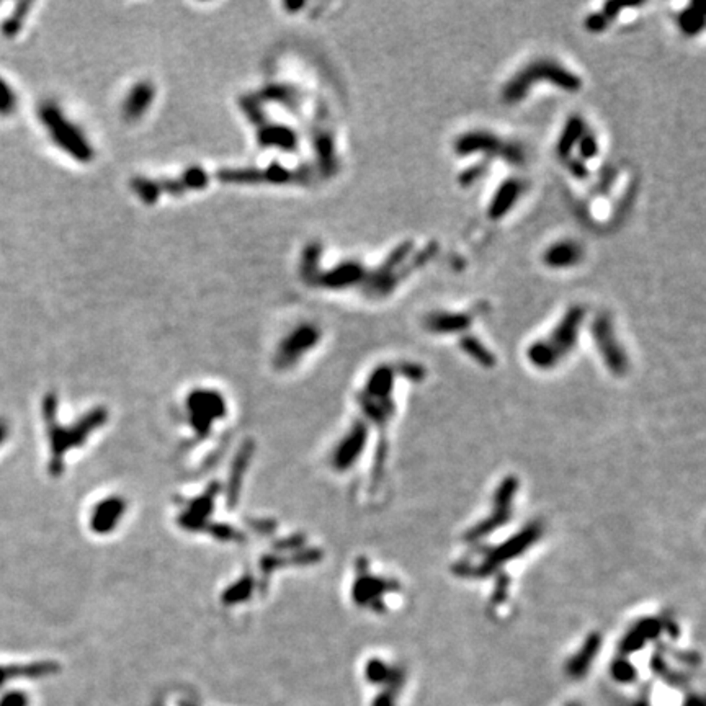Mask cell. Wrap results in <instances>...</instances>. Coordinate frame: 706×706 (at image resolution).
<instances>
[{"mask_svg": "<svg viewBox=\"0 0 706 706\" xmlns=\"http://www.w3.org/2000/svg\"><path fill=\"white\" fill-rule=\"evenodd\" d=\"M527 190V181L518 176H508L495 188L492 198L487 205V218L490 221H500L515 208Z\"/></svg>", "mask_w": 706, "mask_h": 706, "instance_id": "obj_11", "label": "cell"}, {"mask_svg": "<svg viewBox=\"0 0 706 706\" xmlns=\"http://www.w3.org/2000/svg\"><path fill=\"white\" fill-rule=\"evenodd\" d=\"M586 130L587 123L581 115H571L566 121H564L562 130L559 132L556 141V152L561 159L567 160L569 157L574 155L577 142Z\"/></svg>", "mask_w": 706, "mask_h": 706, "instance_id": "obj_14", "label": "cell"}, {"mask_svg": "<svg viewBox=\"0 0 706 706\" xmlns=\"http://www.w3.org/2000/svg\"><path fill=\"white\" fill-rule=\"evenodd\" d=\"M224 415L226 401L218 391H195L186 399V422L201 438L208 436L216 422L224 420Z\"/></svg>", "mask_w": 706, "mask_h": 706, "instance_id": "obj_7", "label": "cell"}, {"mask_svg": "<svg viewBox=\"0 0 706 706\" xmlns=\"http://www.w3.org/2000/svg\"><path fill=\"white\" fill-rule=\"evenodd\" d=\"M539 83H548L567 93H577L583 85L582 77L569 69L566 64L553 57H538L520 67L504 83L500 95L507 105H517L530 95L534 85H539Z\"/></svg>", "mask_w": 706, "mask_h": 706, "instance_id": "obj_1", "label": "cell"}, {"mask_svg": "<svg viewBox=\"0 0 706 706\" xmlns=\"http://www.w3.org/2000/svg\"><path fill=\"white\" fill-rule=\"evenodd\" d=\"M459 348L471 360H474L483 368H494L495 363H497V358H495L492 350L485 343L480 342L479 337L473 335V333H463L459 337Z\"/></svg>", "mask_w": 706, "mask_h": 706, "instance_id": "obj_17", "label": "cell"}, {"mask_svg": "<svg viewBox=\"0 0 706 706\" xmlns=\"http://www.w3.org/2000/svg\"><path fill=\"white\" fill-rule=\"evenodd\" d=\"M56 672H59V664L54 660H38L23 665H0V686H4L8 680L17 679V677L39 679V677L53 675Z\"/></svg>", "mask_w": 706, "mask_h": 706, "instance_id": "obj_15", "label": "cell"}, {"mask_svg": "<svg viewBox=\"0 0 706 706\" xmlns=\"http://www.w3.org/2000/svg\"><path fill=\"white\" fill-rule=\"evenodd\" d=\"M611 670H613V677L620 681H631L636 675L635 669H632V667L625 660H620V662H616V664H613Z\"/></svg>", "mask_w": 706, "mask_h": 706, "instance_id": "obj_27", "label": "cell"}, {"mask_svg": "<svg viewBox=\"0 0 706 706\" xmlns=\"http://www.w3.org/2000/svg\"><path fill=\"white\" fill-rule=\"evenodd\" d=\"M587 311L582 304L567 307L553 331L527 348V360L537 370H553L576 348Z\"/></svg>", "mask_w": 706, "mask_h": 706, "instance_id": "obj_2", "label": "cell"}, {"mask_svg": "<svg viewBox=\"0 0 706 706\" xmlns=\"http://www.w3.org/2000/svg\"><path fill=\"white\" fill-rule=\"evenodd\" d=\"M590 331L598 355L607 370L615 376H625L630 370V358L618 338L615 324L608 312H598L590 324Z\"/></svg>", "mask_w": 706, "mask_h": 706, "instance_id": "obj_4", "label": "cell"}, {"mask_svg": "<svg viewBox=\"0 0 706 706\" xmlns=\"http://www.w3.org/2000/svg\"><path fill=\"white\" fill-rule=\"evenodd\" d=\"M29 698L28 695L22 690L7 691L0 696V706H28Z\"/></svg>", "mask_w": 706, "mask_h": 706, "instance_id": "obj_26", "label": "cell"}, {"mask_svg": "<svg viewBox=\"0 0 706 706\" xmlns=\"http://www.w3.org/2000/svg\"><path fill=\"white\" fill-rule=\"evenodd\" d=\"M539 527L538 525H532L528 527L525 532L515 534L512 539H507L504 541L500 546L490 549V551L483 556L480 562L476 567H456V572L458 574H466L469 577H484L489 576L490 572H494L495 569H499L500 566H504L505 562L510 561V559L518 558L520 554L525 553V549L537 541L539 538Z\"/></svg>", "mask_w": 706, "mask_h": 706, "instance_id": "obj_6", "label": "cell"}, {"mask_svg": "<svg viewBox=\"0 0 706 706\" xmlns=\"http://www.w3.org/2000/svg\"><path fill=\"white\" fill-rule=\"evenodd\" d=\"M485 172H487V162H478V164L468 167V169L461 172L459 176H458L459 185L466 186V188H468V186H473L474 184H478V181L483 179V176L485 175Z\"/></svg>", "mask_w": 706, "mask_h": 706, "instance_id": "obj_24", "label": "cell"}, {"mask_svg": "<svg viewBox=\"0 0 706 706\" xmlns=\"http://www.w3.org/2000/svg\"><path fill=\"white\" fill-rule=\"evenodd\" d=\"M611 22L608 20L605 13L602 12V8L598 12L588 13L586 18H583V28L587 29L588 33L592 34H600L603 32H607L608 27H610Z\"/></svg>", "mask_w": 706, "mask_h": 706, "instance_id": "obj_23", "label": "cell"}, {"mask_svg": "<svg viewBox=\"0 0 706 706\" xmlns=\"http://www.w3.org/2000/svg\"><path fill=\"white\" fill-rule=\"evenodd\" d=\"M397 669H391L386 662L381 659H371L365 667V677L370 684L375 685H386L392 677H394Z\"/></svg>", "mask_w": 706, "mask_h": 706, "instance_id": "obj_21", "label": "cell"}, {"mask_svg": "<svg viewBox=\"0 0 706 706\" xmlns=\"http://www.w3.org/2000/svg\"><path fill=\"white\" fill-rule=\"evenodd\" d=\"M453 152L459 157L480 154L485 159H499L508 165H522L527 160L525 147L520 142L489 130H471L456 136Z\"/></svg>", "mask_w": 706, "mask_h": 706, "instance_id": "obj_3", "label": "cell"}, {"mask_svg": "<svg viewBox=\"0 0 706 706\" xmlns=\"http://www.w3.org/2000/svg\"><path fill=\"white\" fill-rule=\"evenodd\" d=\"M677 27L685 36H695L705 27V10L698 4H690L677 13Z\"/></svg>", "mask_w": 706, "mask_h": 706, "instance_id": "obj_19", "label": "cell"}, {"mask_svg": "<svg viewBox=\"0 0 706 706\" xmlns=\"http://www.w3.org/2000/svg\"><path fill=\"white\" fill-rule=\"evenodd\" d=\"M569 706H579V705H574V703H572V705H569Z\"/></svg>", "mask_w": 706, "mask_h": 706, "instance_id": "obj_28", "label": "cell"}, {"mask_svg": "<svg viewBox=\"0 0 706 706\" xmlns=\"http://www.w3.org/2000/svg\"><path fill=\"white\" fill-rule=\"evenodd\" d=\"M660 623L657 620H652V618H646V620H641L637 625L632 628V631L625 637L623 641L621 649L623 652H630L636 651L646 644L647 637L656 636L657 632L660 631Z\"/></svg>", "mask_w": 706, "mask_h": 706, "instance_id": "obj_18", "label": "cell"}, {"mask_svg": "<svg viewBox=\"0 0 706 706\" xmlns=\"http://www.w3.org/2000/svg\"><path fill=\"white\" fill-rule=\"evenodd\" d=\"M586 257V250L572 239H561L548 245L541 254L544 267L551 270H566L579 265Z\"/></svg>", "mask_w": 706, "mask_h": 706, "instance_id": "obj_13", "label": "cell"}, {"mask_svg": "<svg viewBox=\"0 0 706 706\" xmlns=\"http://www.w3.org/2000/svg\"><path fill=\"white\" fill-rule=\"evenodd\" d=\"M127 512V502L120 495H108L93 505L88 527L95 534H108L120 527L123 517Z\"/></svg>", "mask_w": 706, "mask_h": 706, "instance_id": "obj_9", "label": "cell"}, {"mask_svg": "<svg viewBox=\"0 0 706 706\" xmlns=\"http://www.w3.org/2000/svg\"><path fill=\"white\" fill-rule=\"evenodd\" d=\"M402 684H404V674L401 669H397L394 677L386 684V690L373 700V706H396V696Z\"/></svg>", "mask_w": 706, "mask_h": 706, "instance_id": "obj_22", "label": "cell"}, {"mask_svg": "<svg viewBox=\"0 0 706 706\" xmlns=\"http://www.w3.org/2000/svg\"><path fill=\"white\" fill-rule=\"evenodd\" d=\"M598 154H600V142H598L595 132L588 130L587 126V130L583 131V134L581 136V139H579L576 146V157H579V159L587 164L588 160L595 159Z\"/></svg>", "mask_w": 706, "mask_h": 706, "instance_id": "obj_20", "label": "cell"}, {"mask_svg": "<svg viewBox=\"0 0 706 706\" xmlns=\"http://www.w3.org/2000/svg\"><path fill=\"white\" fill-rule=\"evenodd\" d=\"M396 590L394 582L375 577L363 571L352 586V600L360 607H370L373 610H382V597L387 592Z\"/></svg>", "mask_w": 706, "mask_h": 706, "instance_id": "obj_10", "label": "cell"}, {"mask_svg": "<svg viewBox=\"0 0 706 706\" xmlns=\"http://www.w3.org/2000/svg\"><path fill=\"white\" fill-rule=\"evenodd\" d=\"M424 328L435 335H451V333H463L474 324L473 312H455V311H431L424 317Z\"/></svg>", "mask_w": 706, "mask_h": 706, "instance_id": "obj_12", "label": "cell"}, {"mask_svg": "<svg viewBox=\"0 0 706 706\" xmlns=\"http://www.w3.org/2000/svg\"><path fill=\"white\" fill-rule=\"evenodd\" d=\"M368 438V427L365 422L355 420L347 430V434L342 436L332 453V466L338 473H345L353 464L360 459V456L365 450V443Z\"/></svg>", "mask_w": 706, "mask_h": 706, "instance_id": "obj_8", "label": "cell"}, {"mask_svg": "<svg viewBox=\"0 0 706 706\" xmlns=\"http://www.w3.org/2000/svg\"><path fill=\"white\" fill-rule=\"evenodd\" d=\"M602 646V639L597 632H592L590 636H587V639L583 641V644L581 646V649L577 651V654H574L567 662V674L574 677V679H579V677H583L587 674V670L590 669L592 662L595 660L597 652Z\"/></svg>", "mask_w": 706, "mask_h": 706, "instance_id": "obj_16", "label": "cell"}, {"mask_svg": "<svg viewBox=\"0 0 706 706\" xmlns=\"http://www.w3.org/2000/svg\"><path fill=\"white\" fill-rule=\"evenodd\" d=\"M567 162V170H569V174H571L574 179L576 180H587L588 179V175H590V172H588V167L587 164L583 160L579 159V157L576 155H572V157H569V159L566 160Z\"/></svg>", "mask_w": 706, "mask_h": 706, "instance_id": "obj_25", "label": "cell"}, {"mask_svg": "<svg viewBox=\"0 0 706 706\" xmlns=\"http://www.w3.org/2000/svg\"><path fill=\"white\" fill-rule=\"evenodd\" d=\"M108 419L106 409L103 407H98V409H93L90 414H87L83 419L76 424L71 429H62V427H57L56 424H49V435H51V451H53V458H51V469H54L53 473H59V464L62 463V455L67 453L69 450L77 448V446H82L83 441L88 438V435L93 434V430L100 429V427L105 424Z\"/></svg>", "mask_w": 706, "mask_h": 706, "instance_id": "obj_5", "label": "cell"}]
</instances>
